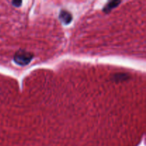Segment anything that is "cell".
I'll return each instance as SVG.
<instances>
[{"mask_svg": "<svg viewBox=\"0 0 146 146\" xmlns=\"http://www.w3.org/2000/svg\"><path fill=\"white\" fill-rule=\"evenodd\" d=\"M32 53L29 51H25V50H19L15 54L14 56V61L19 66H26L28 65L31 60L33 59Z\"/></svg>", "mask_w": 146, "mask_h": 146, "instance_id": "1", "label": "cell"}, {"mask_svg": "<svg viewBox=\"0 0 146 146\" xmlns=\"http://www.w3.org/2000/svg\"><path fill=\"white\" fill-rule=\"evenodd\" d=\"M59 19L64 24H68L72 21V15L71 13L66 10H61L59 14Z\"/></svg>", "mask_w": 146, "mask_h": 146, "instance_id": "2", "label": "cell"}, {"mask_svg": "<svg viewBox=\"0 0 146 146\" xmlns=\"http://www.w3.org/2000/svg\"><path fill=\"white\" fill-rule=\"evenodd\" d=\"M121 3V1H109L107 4H106V6L104 7V8L103 9V11L105 13H109L111 12V11L113 9H115V7H118L120 4Z\"/></svg>", "mask_w": 146, "mask_h": 146, "instance_id": "3", "label": "cell"}, {"mask_svg": "<svg viewBox=\"0 0 146 146\" xmlns=\"http://www.w3.org/2000/svg\"><path fill=\"white\" fill-rule=\"evenodd\" d=\"M22 4V1H12V4L14 6H15V7H19V6H21V4Z\"/></svg>", "mask_w": 146, "mask_h": 146, "instance_id": "4", "label": "cell"}]
</instances>
